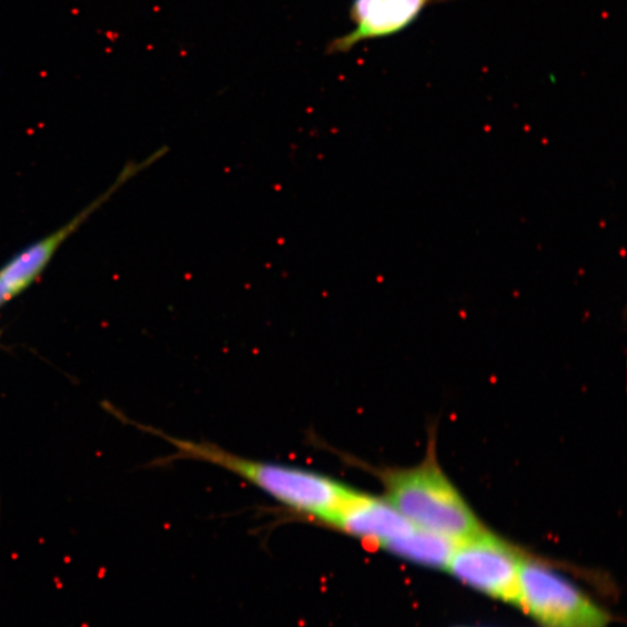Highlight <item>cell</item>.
Listing matches in <instances>:
<instances>
[{
  "mask_svg": "<svg viewBox=\"0 0 627 627\" xmlns=\"http://www.w3.org/2000/svg\"><path fill=\"white\" fill-rule=\"evenodd\" d=\"M519 552L486 529L456 543L446 569L463 584L520 608Z\"/></svg>",
  "mask_w": 627,
  "mask_h": 627,
  "instance_id": "obj_4",
  "label": "cell"
},
{
  "mask_svg": "<svg viewBox=\"0 0 627 627\" xmlns=\"http://www.w3.org/2000/svg\"><path fill=\"white\" fill-rule=\"evenodd\" d=\"M390 504L416 528L454 542L484 530L458 489L436 462L433 447L419 465L376 472Z\"/></svg>",
  "mask_w": 627,
  "mask_h": 627,
  "instance_id": "obj_2",
  "label": "cell"
},
{
  "mask_svg": "<svg viewBox=\"0 0 627 627\" xmlns=\"http://www.w3.org/2000/svg\"><path fill=\"white\" fill-rule=\"evenodd\" d=\"M443 2L445 0H353L350 18L355 29L333 40L328 53H346L363 41L404 32L426 9Z\"/></svg>",
  "mask_w": 627,
  "mask_h": 627,
  "instance_id": "obj_6",
  "label": "cell"
},
{
  "mask_svg": "<svg viewBox=\"0 0 627 627\" xmlns=\"http://www.w3.org/2000/svg\"><path fill=\"white\" fill-rule=\"evenodd\" d=\"M181 458L200 461L236 474L291 512L325 528L345 504L354 488L305 468L236 456L208 443L169 439Z\"/></svg>",
  "mask_w": 627,
  "mask_h": 627,
  "instance_id": "obj_1",
  "label": "cell"
},
{
  "mask_svg": "<svg viewBox=\"0 0 627 627\" xmlns=\"http://www.w3.org/2000/svg\"><path fill=\"white\" fill-rule=\"evenodd\" d=\"M153 163L152 159L141 164H134L124 169L119 175L117 183L94 203L87 208L77 218L63 225L58 232L50 234L43 240L34 243L21 254L14 257L2 270H0V307L9 303L10 300L31 286L39 277L45 266L57 254L61 244L95 211L103 205L119 186L128 182L134 174Z\"/></svg>",
  "mask_w": 627,
  "mask_h": 627,
  "instance_id": "obj_5",
  "label": "cell"
},
{
  "mask_svg": "<svg viewBox=\"0 0 627 627\" xmlns=\"http://www.w3.org/2000/svg\"><path fill=\"white\" fill-rule=\"evenodd\" d=\"M456 542L415 528L407 536L388 544L384 549L396 557L433 568H446Z\"/></svg>",
  "mask_w": 627,
  "mask_h": 627,
  "instance_id": "obj_8",
  "label": "cell"
},
{
  "mask_svg": "<svg viewBox=\"0 0 627 627\" xmlns=\"http://www.w3.org/2000/svg\"><path fill=\"white\" fill-rule=\"evenodd\" d=\"M327 528L385 548L411 534L416 526L401 515L385 497L354 489Z\"/></svg>",
  "mask_w": 627,
  "mask_h": 627,
  "instance_id": "obj_7",
  "label": "cell"
},
{
  "mask_svg": "<svg viewBox=\"0 0 627 627\" xmlns=\"http://www.w3.org/2000/svg\"><path fill=\"white\" fill-rule=\"evenodd\" d=\"M520 609L546 627H608L609 616L554 569L523 559Z\"/></svg>",
  "mask_w": 627,
  "mask_h": 627,
  "instance_id": "obj_3",
  "label": "cell"
}]
</instances>
